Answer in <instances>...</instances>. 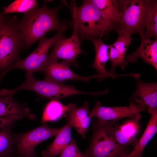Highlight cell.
Returning <instances> with one entry per match:
<instances>
[{"instance_id": "1", "label": "cell", "mask_w": 157, "mask_h": 157, "mask_svg": "<svg viewBox=\"0 0 157 157\" xmlns=\"http://www.w3.org/2000/svg\"><path fill=\"white\" fill-rule=\"evenodd\" d=\"M47 1L43 6L24 13L23 17L17 21V27L24 48L29 47L38 40L45 37L52 31H59L65 25L59 20L58 13L61 6L54 8H48Z\"/></svg>"}, {"instance_id": "2", "label": "cell", "mask_w": 157, "mask_h": 157, "mask_svg": "<svg viewBox=\"0 0 157 157\" xmlns=\"http://www.w3.org/2000/svg\"><path fill=\"white\" fill-rule=\"evenodd\" d=\"M71 10L74 26L81 39L92 40L100 38L114 29L90 0H83L82 4L78 7L73 3Z\"/></svg>"}, {"instance_id": "3", "label": "cell", "mask_w": 157, "mask_h": 157, "mask_svg": "<svg viewBox=\"0 0 157 157\" xmlns=\"http://www.w3.org/2000/svg\"><path fill=\"white\" fill-rule=\"evenodd\" d=\"M116 122L97 119L92 122V135L83 153L86 157H121L130 152L128 147L119 145L113 137L112 129Z\"/></svg>"}, {"instance_id": "4", "label": "cell", "mask_w": 157, "mask_h": 157, "mask_svg": "<svg viewBox=\"0 0 157 157\" xmlns=\"http://www.w3.org/2000/svg\"><path fill=\"white\" fill-rule=\"evenodd\" d=\"M152 0H119V21L114 29L118 33H139L143 37Z\"/></svg>"}, {"instance_id": "5", "label": "cell", "mask_w": 157, "mask_h": 157, "mask_svg": "<svg viewBox=\"0 0 157 157\" xmlns=\"http://www.w3.org/2000/svg\"><path fill=\"white\" fill-rule=\"evenodd\" d=\"M17 18L6 16L0 28V74L19 58V55L24 48L17 27Z\"/></svg>"}, {"instance_id": "6", "label": "cell", "mask_w": 157, "mask_h": 157, "mask_svg": "<svg viewBox=\"0 0 157 157\" xmlns=\"http://www.w3.org/2000/svg\"><path fill=\"white\" fill-rule=\"evenodd\" d=\"M24 82L14 89L15 92L21 90H31L41 97L51 100H58L65 97L75 94H100V92L82 91L75 89L73 85L57 83L45 80H40L34 76L33 73L26 72Z\"/></svg>"}, {"instance_id": "7", "label": "cell", "mask_w": 157, "mask_h": 157, "mask_svg": "<svg viewBox=\"0 0 157 157\" xmlns=\"http://www.w3.org/2000/svg\"><path fill=\"white\" fill-rule=\"evenodd\" d=\"M67 29V26H65L52 37L48 38L44 37L41 38L37 47L33 52L24 59H19L15 62L1 75L3 77L14 69H22L33 73L41 72L48 60L49 48L58 39L63 36L64 32Z\"/></svg>"}, {"instance_id": "8", "label": "cell", "mask_w": 157, "mask_h": 157, "mask_svg": "<svg viewBox=\"0 0 157 157\" xmlns=\"http://www.w3.org/2000/svg\"><path fill=\"white\" fill-rule=\"evenodd\" d=\"M63 128L50 127L44 122L27 132L16 133V154L28 157L34 156L36 147L44 141L56 136Z\"/></svg>"}, {"instance_id": "9", "label": "cell", "mask_w": 157, "mask_h": 157, "mask_svg": "<svg viewBox=\"0 0 157 157\" xmlns=\"http://www.w3.org/2000/svg\"><path fill=\"white\" fill-rule=\"evenodd\" d=\"M145 111L141 104L131 101L129 105L123 106L106 107L101 106L99 101H97L94 106L89 114L92 118L105 121L117 120L124 118L139 121L141 118L140 112Z\"/></svg>"}, {"instance_id": "10", "label": "cell", "mask_w": 157, "mask_h": 157, "mask_svg": "<svg viewBox=\"0 0 157 157\" xmlns=\"http://www.w3.org/2000/svg\"><path fill=\"white\" fill-rule=\"evenodd\" d=\"M80 44L77 30L74 26L73 32L70 37L65 38L63 36L54 43L53 48L48 55V60L58 61L62 59L70 65H74L77 56L84 53L81 48Z\"/></svg>"}, {"instance_id": "11", "label": "cell", "mask_w": 157, "mask_h": 157, "mask_svg": "<svg viewBox=\"0 0 157 157\" xmlns=\"http://www.w3.org/2000/svg\"><path fill=\"white\" fill-rule=\"evenodd\" d=\"M69 66L63 61L59 62L48 60L40 72L44 75V80L58 83L63 84L65 81L70 80L86 82L94 78H97L99 81L103 80L102 77L98 74L90 76L78 75L71 70Z\"/></svg>"}, {"instance_id": "12", "label": "cell", "mask_w": 157, "mask_h": 157, "mask_svg": "<svg viewBox=\"0 0 157 157\" xmlns=\"http://www.w3.org/2000/svg\"><path fill=\"white\" fill-rule=\"evenodd\" d=\"M136 88L130 97L131 101L142 104L145 111L151 114L157 109V83H148L135 78Z\"/></svg>"}, {"instance_id": "13", "label": "cell", "mask_w": 157, "mask_h": 157, "mask_svg": "<svg viewBox=\"0 0 157 157\" xmlns=\"http://www.w3.org/2000/svg\"><path fill=\"white\" fill-rule=\"evenodd\" d=\"M139 121L128 119L123 123H115L112 129L113 137L120 146L128 147L133 145L140 131Z\"/></svg>"}, {"instance_id": "14", "label": "cell", "mask_w": 157, "mask_h": 157, "mask_svg": "<svg viewBox=\"0 0 157 157\" xmlns=\"http://www.w3.org/2000/svg\"><path fill=\"white\" fill-rule=\"evenodd\" d=\"M68 109L65 115L70 117L72 120L74 127L78 133L84 139L86 138V134L89 130L91 122V117L89 116L88 103L85 101L83 105L79 107L73 103L67 105Z\"/></svg>"}, {"instance_id": "15", "label": "cell", "mask_w": 157, "mask_h": 157, "mask_svg": "<svg viewBox=\"0 0 157 157\" xmlns=\"http://www.w3.org/2000/svg\"><path fill=\"white\" fill-rule=\"evenodd\" d=\"M67 120L65 125L60 132L55 136V139L41 154L43 157H53L60 155L68 145L72 139L71 129L73 122L69 117L65 115Z\"/></svg>"}, {"instance_id": "16", "label": "cell", "mask_w": 157, "mask_h": 157, "mask_svg": "<svg viewBox=\"0 0 157 157\" xmlns=\"http://www.w3.org/2000/svg\"><path fill=\"white\" fill-rule=\"evenodd\" d=\"M19 115L31 120H34L36 115L26 106L25 103H21L12 97L6 95L0 91V117Z\"/></svg>"}, {"instance_id": "17", "label": "cell", "mask_w": 157, "mask_h": 157, "mask_svg": "<svg viewBox=\"0 0 157 157\" xmlns=\"http://www.w3.org/2000/svg\"><path fill=\"white\" fill-rule=\"evenodd\" d=\"M139 58L152 65L157 70V39L152 41L149 38H141L140 46L135 52L126 57L129 62L133 63Z\"/></svg>"}, {"instance_id": "18", "label": "cell", "mask_w": 157, "mask_h": 157, "mask_svg": "<svg viewBox=\"0 0 157 157\" xmlns=\"http://www.w3.org/2000/svg\"><path fill=\"white\" fill-rule=\"evenodd\" d=\"M94 44L95 51L94 60L91 66L95 68L99 75L104 80L108 77L115 78L117 76H129V74L119 75L107 71L105 65L109 60V45L105 44L100 38L92 40Z\"/></svg>"}, {"instance_id": "19", "label": "cell", "mask_w": 157, "mask_h": 157, "mask_svg": "<svg viewBox=\"0 0 157 157\" xmlns=\"http://www.w3.org/2000/svg\"><path fill=\"white\" fill-rule=\"evenodd\" d=\"M150 119L142 136L137 139L133 151L128 154V157H142L143 150L157 131V109L151 114Z\"/></svg>"}, {"instance_id": "20", "label": "cell", "mask_w": 157, "mask_h": 157, "mask_svg": "<svg viewBox=\"0 0 157 157\" xmlns=\"http://www.w3.org/2000/svg\"><path fill=\"white\" fill-rule=\"evenodd\" d=\"M90 1L99 10L105 19L113 26L114 29L119 21L120 14L119 10V0Z\"/></svg>"}, {"instance_id": "21", "label": "cell", "mask_w": 157, "mask_h": 157, "mask_svg": "<svg viewBox=\"0 0 157 157\" xmlns=\"http://www.w3.org/2000/svg\"><path fill=\"white\" fill-rule=\"evenodd\" d=\"M13 126L0 130V157H14L16 154V138L11 131Z\"/></svg>"}, {"instance_id": "22", "label": "cell", "mask_w": 157, "mask_h": 157, "mask_svg": "<svg viewBox=\"0 0 157 157\" xmlns=\"http://www.w3.org/2000/svg\"><path fill=\"white\" fill-rule=\"evenodd\" d=\"M68 106L57 100H51L46 105L43 112L41 122H55L65 114Z\"/></svg>"}, {"instance_id": "23", "label": "cell", "mask_w": 157, "mask_h": 157, "mask_svg": "<svg viewBox=\"0 0 157 157\" xmlns=\"http://www.w3.org/2000/svg\"><path fill=\"white\" fill-rule=\"evenodd\" d=\"M38 3L36 0H16L7 7H4L2 13H26L31 10L39 7Z\"/></svg>"}, {"instance_id": "24", "label": "cell", "mask_w": 157, "mask_h": 157, "mask_svg": "<svg viewBox=\"0 0 157 157\" xmlns=\"http://www.w3.org/2000/svg\"><path fill=\"white\" fill-rule=\"evenodd\" d=\"M157 39V1L152 0L147 24L142 38Z\"/></svg>"}, {"instance_id": "25", "label": "cell", "mask_w": 157, "mask_h": 157, "mask_svg": "<svg viewBox=\"0 0 157 157\" xmlns=\"http://www.w3.org/2000/svg\"><path fill=\"white\" fill-rule=\"evenodd\" d=\"M109 60L111 62L112 66L110 72L113 73L115 72V68L117 66L120 67L123 70L128 64V63L126 61L125 57L120 54L112 45H109Z\"/></svg>"}, {"instance_id": "26", "label": "cell", "mask_w": 157, "mask_h": 157, "mask_svg": "<svg viewBox=\"0 0 157 157\" xmlns=\"http://www.w3.org/2000/svg\"><path fill=\"white\" fill-rule=\"evenodd\" d=\"M118 34V38L112 45L120 54L125 57L127 49L131 43L132 39L130 35L123 33Z\"/></svg>"}, {"instance_id": "27", "label": "cell", "mask_w": 157, "mask_h": 157, "mask_svg": "<svg viewBox=\"0 0 157 157\" xmlns=\"http://www.w3.org/2000/svg\"><path fill=\"white\" fill-rule=\"evenodd\" d=\"M60 155L58 157H86L80 152L73 138Z\"/></svg>"}, {"instance_id": "28", "label": "cell", "mask_w": 157, "mask_h": 157, "mask_svg": "<svg viewBox=\"0 0 157 157\" xmlns=\"http://www.w3.org/2000/svg\"><path fill=\"white\" fill-rule=\"evenodd\" d=\"M24 118V117L19 115L0 117V130L9 126H13L16 122Z\"/></svg>"}, {"instance_id": "29", "label": "cell", "mask_w": 157, "mask_h": 157, "mask_svg": "<svg viewBox=\"0 0 157 157\" xmlns=\"http://www.w3.org/2000/svg\"><path fill=\"white\" fill-rule=\"evenodd\" d=\"M6 18V16L0 12V28L3 24Z\"/></svg>"}, {"instance_id": "30", "label": "cell", "mask_w": 157, "mask_h": 157, "mask_svg": "<svg viewBox=\"0 0 157 157\" xmlns=\"http://www.w3.org/2000/svg\"><path fill=\"white\" fill-rule=\"evenodd\" d=\"M14 157H38V155L36 154L34 156L32 157H28L20 154H16Z\"/></svg>"}, {"instance_id": "31", "label": "cell", "mask_w": 157, "mask_h": 157, "mask_svg": "<svg viewBox=\"0 0 157 157\" xmlns=\"http://www.w3.org/2000/svg\"><path fill=\"white\" fill-rule=\"evenodd\" d=\"M128 154L124 155V156H121V157H128Z\"/></svg>"}, {"instance_id": "32", "label": "cell", "mask_w": 157, "mask_h": 157, "mask_svg": "<svg viewBox=\"0 0 157 157\" xmlns=\"http://www.w3.org/2000/svg\"><path fill=\"white\" fill-rule=\"evenodd\" d=\"M2 77L0 75V83L1 81V80Z\"/></svg>"}]
</instances>
